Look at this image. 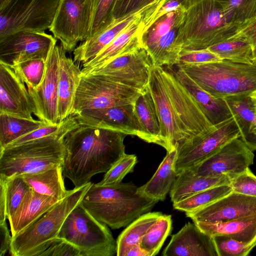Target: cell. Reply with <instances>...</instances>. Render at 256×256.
I'll return each instance as SVG.
<instances>
[{"instance_id": "obj_1", "label": "cell", "mask_w": 256, "mask_h": 256, "mask_svg": "<svg viewBox=\"0 0 256 256\" xmlns=\"http://www.w3.org/2000/svg\"><path fill=\"white\" fill-rule=\"evenodd\" d=\"M124 134L78 124L64 138L63 176L75 187L90 182L95 174L106 172L125 153Z\"/></svg>"}, {"instance_id": "obj_2", "label": "cell", "mask_w": 256, "mask_h": 256, "mask_svg": "<svg viewBox=\"0 0 256 256\" xmlns=\"http://www.w3.org/2000/svg\"><path fill=\"white\" fill-rule=\"evenodd\" d=\"M158 202L140 193L130 182L108 186L92 184L80 203L97 220L118 229L150 212Z\"/></svg>"}, {"instance_id": "obj_3", "label": "cell", "mask_w": 256, "mask_h": 256, "mask_svg": "<svg viewBox=\"0 0 256 256\" xmlns=\"http://www.w3.org/2000/svg\"><path fill=\"white\" fill-rule=\"evenodd\" d=\"M78 124L74 115L71 114L55 134L0 148V176L8 178L36 173L62 165L65 153L64 138Z\"/></svg>"}, {"instance_id": "obj_4", "label": "cell", "mask_w": 256, "mask_h": 256, "mask_svg": "<svg viewBox=\"0 0 256 256\" xmlns=\"http://www.w3.org/2000/svg\"><path fill=\"white\" fill-rule=\"evenodd\" d=\"M183 6L176 38L182 50L206 49L228 40L238 29L218 0H186Z\"/></svg>"}, {"instance_id": "obj_5", "label": "cell", "mask_w": 256, "mask_h": 256, "mask_svg": "<svg viewBox=\"0 0 256 256\" xmlns=\"http://www.w3.org/2000/svg\"><path fill=\"white\" fill-rule=\"evenodd\" d=\"M179 64L200 88L216 98H225L256 90V62L222 60L204 64Z\"/></svg>"}, {"instance_id": "obj_6", "label": "cell", "mask_w": 256, "mask_h": 256, "mask_svg": "<svg viewBox=\"0 0 256 256\" xmlns=\"http://www.w3.org/2000/svg\"><path fill=\"white\" fill-rule=\"evenodd\" d=\"M92 184L90 182L69 190L65 197L32 224L12 236V256H39L58 237L66 218L82 201Z\"/></svg>"}, {"instance_id": "obj_7", "label": "cell", "mask_w": 256, "mask_h": 256, "mask_svg": "<svg viewBox=\"0 0 256 256\" xmlns=\"http://www.w3.org/2000/svg\"><path fill=\"white\" fill-rule=\"evenodd\" d=\"M58 237L77 247L82 256L116 254V240L107 225L95 218L80 202L68 214Z\"/></svg>"}, {"instance_id": "obj_8", "label": "cell", "mask_w": 256, "mask_h": 256, "mask_svg": "<svg viewBox=\"0 0 256 256\" xmlns=\"http://www.w3.org/2000/svg\"><path fill=\"white\" fill-rule=\"evenodd\" d=\"M60 0H8L0 6V39L18 31L50 28Z\"/></svg>"}, {"instance_id": "obj_9", "label": "cell", "mask_w": 256, "mask_h": 256, "mask_svg": "<svg viewBox=\"0 0 256 256\" xmlns=\"http://www.w3.org/2000/svg\"><path fill=\"white\" fill-rule=\"evenodd\" d=\"M142 92L99 75L82 74L71 114L134 104Z\"/></svg>"}, {"instance_id": "obj_10", "label": "cell", "mask_w": 256, "mask_h": 256, "mask_svg": "<svg viewBox=\"0 0 256 256\" xmlns=\"http://www.w3.org/2000/svg\"><path fill=\"white\" fill-rule=\"evenodd\" d=\"M160 67L174 114L184 138L183 144L214 130L216 126L207 119L192 95L174 74L170 67Z\"/></svg>"}, {"instance_id": "obj_11", "label": "cell", "mask_w": 256, "mask_h": 256, "mask_svg": "<svg viewBox=\"0 0 256 256\" xmlns=\"http://www.w3.org/2000/svg\"><path fill=\"white\" fill-rule=\"evenodd\" d=\"M92 0H60L50 30L66 52L88 38Z\"/></svg>"}, {"instance_id": "obj_12", "label": "cell", "mask_w": 256, "mask_h": 256, "mask_svg": "<svg viewBox=\"0 0 256 256\" xmlns=\"http://www.w3.org/2000/svg\"><path fill=\"white\" fill-rule=\"evenodd\" d=\"M153 66L148 51L142 47L82 74L99 75L142 92L148 86Z\"/></svg>"}, {"instance_id": "obj_13", "label": "cell", "mask_w": 256, "mask_h": 256, "mask_svg": "<svg viewBox=\"0 0 256 256\" xmlns=\"http://www.w3.org/2000/svg\"><path fill=\"white\" fill-rule=\"evenodd\" d=\"M207 134L197 137L178 148L176 171L190 168L218 151L232 140L240 138V132L234 116L215 126Z\"/></svg>"}, {"instance_id": "obj_14", "label": "cell", "mask_w": 256, "mask_h": 256, "mask_svg": "<svg viewBox=\"0 0 256 256\" xmlns=\"http://www.w3.org/2000/svg\"><path fill=\"white\" fill-rule=\"evenodd\" d=\"M56 39L44 32L18 31L0 39V62L10 66L28 60H46Z\"/></svg>"}, {"instance_id": "obj_15", "label": "cell", "mask_w": 256, "mask_h": 256, "mask_svg": "<svg viewBox=\"0 0 256 256\" xmlns=\"http://www.w3.org/2000/svg\"><path fill=\"white\" fill-rule=\"evenodd\" d=\"M254 158L253 151L240 138H237L212 156L189 169L198 176H216L227 174L234 178L252 164Z\"/></svg>"}, {"instance_id": "obj_16", "label": "cell", "mask_w": 256, "mask_h": 256, "mask_svg": "<svg viewBox=\"0 0 256 256\" xmlns=\"http://www.w3.org/2000/svg\"><path fill=\"white\" fill-rule=\"evenodd\" d=\"M186 214L194 222L210 223L256 216V197L232 191L205 206Z\"/></svg>"}, {"instance_id": "obj_17", "label": "cell", "mask_w": 256, "mask_h": 256, "mask_svg": "<svg viewBox=\"0 0 256 256\" xmlns=\"http://www.w3.org/2000/svg\"><path fill=\"white\" fill-rule=\"evenodd\" d=\"M148 86L159 119L163 148L167 152L174 147H177L178 149L184 143V138L174 114L160 66H153Z\"/></svg>"}, {"instance_id": "obj_18", "label": "cell", "mask_w": 256, "mask_h": 256, "mask_svg": "<svg viewBox=\"0 0 256 256\" xmlns=\"http://www.w3.org/2000/svg\"><path fill=\"white\" fill-rule=\"evenodd\" d=\"M0 113L34 120L36 109L25 83L9 66L0 62Z\"/></svg>"}, {"instance_id": "obj_19", "label": "cell", "mask_w": 256, "mask_h": 256, "mask_svg": "<svg viewBox=\"0 0 256 256\" xmlns=\"http://www.w3.org/2000/svg\"><path fill=\"white\" fill-rule=\"evenodd\" d=\"M134 103L88 110L74 115L79 124L104 128L139 138L140 128Z\"/></svg>"}, {"instance_id": "obj_20", "label": "cell", "mask_w": 256, "mask_h": 256, "mask_svg": "<svg viewBox=\"0 0 256 256\" xmlns=\"http://www.w3.org/2000/svg\"><path fill=\"white\" fill-rule=\"evenodd\" d=\"M58 46L51 50L46 60L44 80L36 90L28 88L36 109V116L46 124H58L57 118Z\"/></svg>"}, {"instance_id": "obj_21", "label": "cell", "mask_w": 256, "mask_h": 256, "mask_svg": "<svg viewBox=\"0 0 256 256\" xmlns=\"http://www.w3.org/2000/svg\"><path fill=\"white\" fill-rule=\"evenodd\" d=\"M163 256H218L212 238L194 222L186 224L173 234Z\"/></svg>"}, {"instance_id": "obj_22", "label": "cell", "mask_w": 256, "mask_h": 256, "mask_svg": "<svg viewBox=\"0 0 256 256\" xmlns=\"http://www.w3.org/2000/svg\"><path fill=\"white\" fill-rule=\"evenodd\" d=\"M146 14L134 21L96 56L83 64L82 74L102 66L117 56L144 47L142 36L145 28L144 20Z\"/></svg>"}, {"instance_id": "obj_23", "label": "cell", "mask_w": 256, "mask_h": 256, "mask_svg": "<svg viewBox=\"0 0 256 256\" xmlns=\"http://www.w3.org/2000/svg\"><path fill=\"white\" fill-rule=\"evenodd\" d=\"M158 2L134 14L114 20L106 28L88 38L75 48L73 52L74 61L84 64L94 58L134 21L146 14Z\"/></svg>"}, {"instance_id": "obj_24", "label": "cell", "mask_w": 256, "mask_h": 256, "mask_svg": "<svg viewBox=\"0 0 256 256\" xmlns=\"http://www.w3.org/2000/svg\"><path fill=\"white\" fill-rule=\"evenodd\" d=\"M58 49L57 118L59 123L71 114L82 72L74 61L66 56V51L61 44Z\"/></svg>"}, {"instance_id": "obj_25", "label": "cell", "mask_w": 256, "mask_h": 256, "mask_svg": "<svg viewBox=\"0 0 256 256\" xmlns=\"http://www.w3.org/2000/svg\"><path fill=\"white\" fill-rule=\"evenodd\" d=\"M170 67L213 126L218 125L233 117L224 98H216L203 90L185 72L179 64Z\"/></svg>"}, {"instance_id": "obj_26", "label": "cell", "mask_w": 256, "mask_h": 256, "mask_svg": "<svg viewBox=\"0 0 256 256\" xmlns=\"http://www.w3.org/2000/svg\"><path fill=\"white\" fill-rule=\"evenodd\" d=\"M60 200L38 194L32 189L18 210L8 219L12 236H14L32 224Z\"/></svg>"}, {"instance_id": "obj_27", "label": "cell", "mask_w": 256, "mask_h": 256, "mask_svg": "<svg viewBox=\"0 0 256 256\" xmlns=\"http://www.w3.org/2000/svg\"><path fill=\"white\" fill-rule=\"evenodd\" d=\"M234 178L227 174L216 176L194 174L190 169L177 174L170 192L171 201L174 203L208 188L224 184H230Z\"/></svg>"}, {"instance_id": "obj_28", "label": "cell", "mask_w": 256, "mask_h": 256, "mask_svg": "<svg viewBox=\"0 0 256 256\" xmlns=\"http://www.w3.org/2000/svg\"><path fill=\"white\" fill-rule=\"evenodd\" d=\"M178 154L177 147H174L167 152L152 178L146 184L138 188L140 193L158 201L165 200L177 176L176 163Z\"/></svg>"}, {"instance_id": "obj_29", "label": "cell", "mask_w": 256, "mask_h": 256, "mask_svg": "<svg viewBox=\"0 0 256 256\" xmlns=\"http://www.w3.org/2000/svg\"><path fill=\"white\" fill-rule=\"evenodd\" d=\"M134 108L140 128L139 138L163 147L159 119L148 86L134 102Z\"/></svg>"}, {"instance_id": "obj_30", "label": "cell", "mask_w": 256, "mask_h": 256, "mask_svg": "<svg viewBox=\"0 0 256 256\" xmlns=\"http://www.w3.org/2000/svg\"><path fill=\"white\" fill-rule=\"evenodd\" d=\"M250 93L230 96L224 99L238 125L240 138L254 151L256 150V116Z\"/></svg>"}, {"instance_id": "obj_31", "label": "cell", "mask_w": 256, "mask_h": 256, "mask_svg": "<svg viewBox=\"0 0 256 256\" xmlns=\"http://www.w3.org/2000/svg\"><path fill=\"white\" fill-rule=\"evenodd\" d=\"M194 222L212 237L225 236L246 243L256 240V216L215 223Z\"/></svg>"}, {"instance_id": "obj_32", "label": "cell", "mask_w": 256, "mask_h": 256, "mask_svg": "<svg viewBox=\"0 0 256 256\" xmlns=\"http://www.w3.org/2000/svg\"><path fill=\"white\" fill-rule=\"evenodd\" d=\"M62 165L40 172L22 174L31 188L38 194L61 200L68 194L63 180Z\"/></svg>"}, {"instance_id": "obj_33", "label": "cell", "mask_w": 256, "mask_h": 256, "mask_svg": "<svg viewBox=\"0 0 256 256\" xmlns=\"http://www.w3.org/2000/svg\"><path fill=\"white\" fill-rule=\"evenodd\" d=\"M164 214L148 212L136 219L121 232L116 240L117 256H126L128 252L142 239L152 226Z\"/></svg>"}, {"instance_id": "obj_34", "label": "cell", "mask_w": 256, "mask_h": 256, "mask_svg": "<svg viewBox=\"0 0 256 256\" xmlns=\"http://www.w3.org/2000/svg\"><path fill=\"white\" fill-rule=\"evenodd\" d=\"M45 124L40 120H30L0 113V148Z\"/></svg>"}, {"instance_id": "obj_35", "label": "cell", "mask_w": 256, "mask_h": 256, "mask_svg": "<svg viewBox=\"0 0 256 256\" xmlns=\"http://www.w3.org/2000/svg\"><path fill=\"white\" fill-rule=\"evenodd\" d=\"M221 60L236 62H256L253 54V46L248 42L240 39L226 40L208 48Z\"/></svg>"}, {"instance_id": "obj_36", "label": "cell", "mask_w": 256, "mask_h": 256, "mask_svg": "<svg viewBox=\"0 0 256 256\" xmlns=\"http://www.w3.org/2000/svg\"><path fill=\"white\" fill-rule=\"evenodd\" d=\"M232 192L230 184L214 186L173 203L174 208L186 212L205 206Z\"/></svg>"}, {"instance_id": "obj_37", "label": "cell", "mask_w": 256, "mask_h": 256, "mask_svg": "<svg viewBox=\"0 0 256 256\" xmlns=\"http://www.w3.org/2000/svg\"><path fill=\"white\" fill-rule=\"evenodd\" d=\"M0 182L4 190L6 214L10 218L18 210L28 192L32 189L22 175L8 178L0 176Z\"/></svg>"}, {"instance_id": "obj_38", "label": "cell", "mask_w": 256, "mask_h": 256, "mask_svg": "<svg viewBox=\"0 0 256 256\" xmlns=\"http://www.w3.org/2000/svg\"><path fill=\"white\" fill-rule=\"evenodd\" d=\"M170 215L164 214L150 228L140 242V247L150 256L156 255L172 228Z\"/></svg>"}, {"instance_id": "obj_39", "label": "cell", "mask_w": 256, "mask_h": 256, "mask_svg": "<svg viewBox=\"0 0 256 256\" xmlns=\"http://www.w3.org/2000/svg\"><path fill=\"white\" fill-rule=\"evenodd\" d=\"M228 20L239 28L256 14V0H218Z\"/></svg>"}, {"instance_id": "obj_40", "label": "cell", "mask_w": 256, "mask_h": 256, "mask_svg": "<svg viewBox=\"0 0 256 256\" xmlns=\"http://www.w3.org/2000/svg\"><path fill=\"white\" fill-rule=\"evenodd\" d=\"M28 88L36 89L42 82L46 70V60L42 58L24 61L10 66Z\"/></svg>"}, {"instance_id": "obj_41", "label": "cell", "mask_w": 256, "mask_h": 256, "mask_svg": "<svg viewBox=\"0 0 256 256\" xmlns=\"http://www.w3.org/2000/svg\"><path fill=\"white\" fill-rule=\"evenodd\" d=\"M183 5L156 20L142 34V42L144 48L150 46L167 33L182 17Z\"/></svg>"}, {"instance_id": "obj_42", "label": "cell", "mask_w": 256, "mask_h": 256, "mask_svg": "<svg viewBox=\"0 0 256 256\" xmlns=\"http://www.w3.org/2000/svg\"><path fill=\"white\" fill-rule=\"evenodd\" d=\"M115 2L116 0H92V14L88 38L102 30L114 20L112 10Z\"/></svg>"}, {"instance_id": "obj_43", "label": "cell", "mask_w": 256, "mask_h": 256, "mask_svg": "<svg viewBox=\"0 0 256 256\" xmlns=\"http://www.w3.org/2000/svg\"><path fill=\"white\" fill-rule=\"evenodd\" d=\"M212 238L218 256H246L256 246V240L246 243L225 236Z\"/></svg>"}, {"instance_id": "obj_44", "label": "cell", "mask_w": 256, "mask_h": 256, "mask_svg": "<svg viewBox=\"0 0 256 256\" xmlns=\"http://www.w3.org/2000/svg\"><path fill=\"white\" fill-rule=\"evenodd\" d=\"M137 162V157L135 154H125L106 172L102 180L96 184L108 186L122 182L128 174L134 171Z\"/></svg>"}, {"instance_id": "obj_45", "label": "cell", "mask_w": 256, "mask_h": 256, "mask_svg": "<svg viewBox=\"0 0 256 256\" xmlns=\"http://www.w3.org/2000/svg\"><path fill=\"white\" fill-rule=\"evenodd\" d=\"M162 0H116L112 18L115 20L124 17Z\"/></svg>"}, {"instance_id": "obj_46", "label": "cell", "mask_w": 256, "mask_h": 256, "mask_svg": "<svg viewBox=\"0 0 256 256\" xmlns=\"http://www.w3.org/2000/svg\"><path fill=\"white\" fill-rule=\"evenodd\" d=\"M230 185L233 192L256 197V176L249 168L232 178Z\"/></svg>"}, {"instance_id": "obj_47", "label": "cell", "mask_w": 256, "mask_h": 256, "mask_svg": "<svg viewBox=\"0 0 256 256\" xmlns=\"http://www.w3.org/2000/svg\"><path fill=\"white\" fill-rule=\"evenodd\" d=\"M222 60L208 49L182 50L179 55L178 64H200Z\"/></svg>"}, {"instance_id": "obj_48", "label": "cell", "mask_w": 256, "mask_h": 256, "mask_svg": "<svg viewBox=\"0 0 256 256\" xmlns=\"http://www.w3.org/2000/svg\"><path fill=\"white\" fill-rule=\"evenodd\" d=\"M39 256H82L80 250L64 239L56 237Z\"/></svg>"}, {"instance_id": "obj_49", "label": "cell", "mask_w": 256, "mask_h": 256, "mask_svg": "<svg viewBox=\"0 0 256 256\" xmlns=\"http://www.w3.org/2000/svg\"><path fill=\"white\" fill-rule=\"evenodd\" d=\"M63 124L64 120L56 125H44L18 138L6 146H16L25 142L55 134L59 131L62 126Z\"/></svg>"}, {"instance_id": "obj_50", "label": "cell", "mask_w": 256, "mask_h": 256, "mask_svg": "<svg viewBox=\"0 0 256 256\" xmlns=\"http://www.w3.org/2000/svg\"><path fill=\"white\" fill-rule=\"evenodd\" d=\"M236 39L246 40L254 47L256 43V14L246 23L238 28L235 34L228 40Z\"/></svg>"}, {"instance_id": "obj_51", "label": "cell", "mask_w": 256, "mask_h": 256, "mask_svg": "<svg viewBox=\"0 0 256 256\" xmlns=\"http://www.w3.org/2000/svg\"><path fill=\"white\" fill-rule=\"evenodd\" d=\"M12 238L6 222L0 224V256H4L10 250Z\"/></svg>"}, {"instance_id": "obj_52", "label": "cell", "mask_w": 256, "mask_h": 256, "mask_svg": "<svg viewBox=\"0 0 256 256\" xmlns=\"http://www.w3.org/2000/svg\"><path fill=\"white\" fill-rule=\"evenodd\" d=\"M186 0H166L156 14L152 25L164 15L174 11L182 6ZM151 25V26H152Z\"/></svg>"}, {"instance_id": "obj_53", "label": "cell", "mask_w": 256, "mask_h": 256, "mask_svg": "<svg viewBox=\"0 0 256 256\" xmlns=\"http://www.w3.org/2000/svg\"><path fill=\"white\" fill-rule=\"evenodd\" d=\"M7 218L6 214V202L4 187L0 182V224L6 222Z\"/></svg>"}, {"instance_id": "obj_54", "label": "cell", "mask_w": 256, "mask_h": 256, "mask_svg": "<svg viewBox=\"0 0 256 256\" xmlns=\"http://www.w3.org/2000/svg\"><path fill=\"white\" fill-rule=\"evenodd\" d=\"M126 256H150L149 254L138 244L133 246L126 254Z\"/></svg>"}, {"instance_id": "obj_55", "label": "cell", "mask_w": 256, "mask_h": 256, "mask_svg": "<svg viewBox=\"0 0 256 256\" xmlns=\"http://www.w3.org/2000/svg\"><path fill=\"white\" fill-rule=\"evenodd\" d=\"M250 96L252 103L253 110L254 114L256 116V90L252 92L250 94Z\"/></svg>"}, {"instance_id": "obj_56", "label": "cell", "mask_w": 256, "mask_h": 256, "mask_svg": "<svg viewBox=\"0 0 256 256\" xmlns=\"http://www.w3.org/2000/svg\"><path fill=\"white\" fill-rule=\"evenodd\" d=\"M253 54L254 59L256 60V43L253 47Z\"/></svg>"}, {"instance_id": "obj_57", "label": "cell", "mask_w": 256, "mask_h": 256, "mask_svg": "<svg viewBox=\"0 0 256 256\" xmlns=\"http://www.w3.org/2000/svg\"><path fill=\"white\" fill-rule=\"evenodd\" d=\"M8 0H0V6L3 5Z\"/></svg>"}]
</instances>
